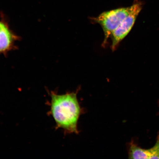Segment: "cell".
Returning <instances> with one entry per match:
<instances>
[{
    "instance_id": "obj_4",
    "label": "cell",
    "mask_w": 159,
    "mask_h": 159,
    "mask_svg": "<svg viewBox=\"0 0 159 159\" xmlns=\"http://www.w3.org/2000/svg\"><path fill=\"white\" fill-rule=\"evenodd\" d=\"M129 158L130 159H159V135L156 144L152 148L143 149L132 142L129 144Z\"/></svg>"
},
{
    "instance_id": "obj_5",
    "label": "cell",
    "mask_w": 159,
    "mask_h": 159,
    "mask_svg": "<svg viewBox=\"0 0 159 159\" xmlns=\"http://www.w3.org/2000/svg\"><path fill=\"white\" fill-rule=\"evenodd\" d=\"M18 39L6 22L0 20V53H6L12 49Z\"/></svg>"
},
{
    "instance_id": "obj_1",
    "label": "cell",
    "mask_w": 159,
    "mask_h": 159,
    "mask_svg": "<svg viewBox=\"0 0 159 159\" xmlns=\"http://www.w3.org/2000/svg\"><path fill=\"white\" fill-rule=\"evenodd\" d=\"M80 89L75 92L58 95L51 93L50 114L54 119L57 128H61L65 134H78L77 124L80 116L84 112L80 105L77 95Z\"/></svg>"
},
{
    "instance_id": "obj_2",
    "label": "cell",
    "mask_w": 159,
    "mask_h": 159,
    "mask_svg": "<svg viewBox=\"0 0 159 159\" xmlns=\"http://www.w3.org/2000/svg\"><path fill=\"white\" fill-rule=\"evenodd\" d=\"M131 6L105 11L96 17L91 18L93 23L102 27L104 34L103 46L107 45L108 40L124 19L130 13Z\"/></svg>"
},
{
    "instance_id": "obj_3",
    "label": "cell",
    "mask_w": 159,
    "mask_h": 159,
    "mask_svg": "<svg viewBox=\"0 0 159 159\" xmlns=\"http://www.w3.org/2000/svg\"><path fill=\"white\" fill-rule=\"evenodd\" d=\"M142 8V3L140 2H136L131 6L130 13L111 36L112 39L111 48L112 51L116 50L121 42L130 32Z\"/></svg>"
}]
</instances>
